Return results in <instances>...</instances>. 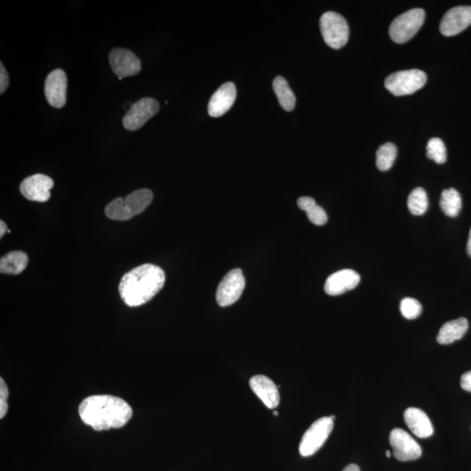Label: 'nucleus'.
<instances>
[{
	"label": "nucleus",
	"mask_w": 471,
	"mask_h": 471,
	"mask_svg": "<svg viewBox=\"0 0 471 471\" xmlns=\"http://www.w3.org/2000/svg\"><path fill=\"white\" fill-rule=\"evenodd\" d=\"M81 421L96 431L121 429L130 421L132 407L120 397L109 395H91L79 406Z\"/></svg>",
	"instance_id": "obj_1"
},
{
	"label": "nucleus",
	"mask_w": 471,
	"mask_h": 471,
	"mask_svg": "<svg viewBox=\"0 0 471 471\" xmlns=\"http://www.w3.org/2000/svg\"><path fill=\"white\" fill-rule=\"evenodd\" d=\"M164 270L156 264H144L134 268L122 277L119 284V294L130 307L148 303L164 287Z\"/></svg>",
	"instance_id": "obj_2"
},
{
	"label": "nucleus",
	"mask_w": 471,
	"mask_h": 471,
	"mask_svg": "<svg viewBox=\"0 0 471 471\" xmlns=\"http://www.w3.org/2000/svg\"><path fill=\"white\" fill-rule=\"evenodd\" d=\"M153 193L147 189L130 193L126 199L113 200L105 209L106 216L116 221H126L144 212L152 203Z\"/></svg>",
	"instance_id": "obj_3"
},
{
	"label": "nucleus",
	"mask_w": 471,
	"mask_h": 471,
	"mask_svg": "<svg viewBox=\"0 0 471 471\" xmlns=\"http://www.w3.org/2000/svg\"><path fill=\"white\" fill-rule=\"evenodd\" d=\"M319 26L327 46L334 49H339L347 44L349 37V27L343 16L334 11H327L320 18Z\"/></svg>",
	"instance_id": "obj_4"
},
{
	"label": "nucleus",
	"mask_w": 471,
	"mask_h": 471,
	"mask_svg": "<svg viewBox=\"0 0 471 471\" xmlns=\"http://www.w3.org/2000/svg\"><path fill=\"white\" fill-rule=\"evenodd\" d=\"M425 21V11L422 9H412L398 16L391 23L390 35L392 41L403 44L410 41L421 29Z\"/></svg>",
	"instance_id": "obj_5"
},
{
	"label": "nucleus",
	"mask_w": 471,
	"mask_h": 471,
	"mask_svg": "<svg viewBox=\"0 0 471 471\" xmlns=\"http://www.w3.org/2000/svg\"><path fill=\"white\" fill-rule=\"evenodd\" d=\"M427 75L423 71L411 69L400 71L386 79L385 86L395 96H409L426 84Z\"/></svg>",
	"instance_id": "obj_6"
},
{
	"label": "nucleus",
	"mask_w": 471,
	"mask_h": 471,
	"mask_svg": "<svg viewBox=\"0 0 471 471\" xmlns=\"http://www.w3.org/2000/svg\"><path fill=\"white\" fill-rule=\"evenodd\" d=\"M334 429V420L322 417L312 423L299 443V454L308 457L314 455L324 445Z\"/></svg>",
	"instance_id": "obj_7"
},
{
	"label": "nucleus",
	"mask_w": 471,
	"mask_h": 471,
	"mask_svg": "<svg viewBox=\"0 0 471 471\" xmlns=\"http://www.w3.org/2000/svg\"><path fill=\"white\" fill-rule=\"evenodd\" d=\"M245 279L240 269H233L222 279L217 291V302L222 307L234 304L242 295Z\"/></svg>",
	"instance_id": "obj_8"
},
{
	"label": "nucleus",
	"mask_w": 471,
	"mask_h": 471,
	"mask_svg": "<svg viewBox=\"0 0 471 471\" xmlns=\"http://www.w3.org/2000/svg\"><path fill=\"white\" fill-rule=\"evenodd\" d=\"M159 104L153 98H144L134 104L124 118V126L130 132L142 128L150 118L155 116L159 111Z\"/></svg>",
	"instance_id": "obj_9"
},
{
	"label": "nucleus",
	"mask_w": 471,
	"mask_h": 471,
	"mask_svg": "<svg viewBox=\"0 0 471 471\" xmlns=\"http://www.w3.org/2000/svg\"><path fill=\"white\" fill-rule=\"evenodd\" d=\"M390 443L393 448V455L397 460L407 462L417 460L422 456V449L411 435L402 429L391 431Z\"/></svg>",
	"instance_id": "obj_10"
},
{
	"label": "nucleus",
	"mask_w": 471,
	"mask_h": 471,
	"mask_svg": "<svg viewBox=\"0 0 471 471\" xmlns=\"http://www.w3.org/2000/svg\"><path fill=\"white\" fill-rule=\"evenodd\" d=\"M111 67L119 78V80L139 74L142 64L139 58L132 51L124 49H116L109 54Z\"/></svg>",
	"instance_id": "obj_11"
},
{
	"label": "nucleus",
	"mask_w": 471,
	"mask_h": 471,
	"mask_svg": "<svg viewBox=\"0 0 471 471\" xmlns=\"http://www.w3.org/2000/svg\"><path fill=\"white\" fill-rule=\"evenodd\" d=\"M54 184L52 178L36 174L26 178L19 186V191L26 199L44 203L49 200L50 191L54 188Z\"/></svg>",
	"instance_id": "obj_12"
},
{
	"label": "nucleus",
	"mask_w": 471,
	"mask_h": 471,
	"mask_svg": "<svg viewBox=\"0 0 471 471\" xmlns=\"http://www.w3.org/2000/svg\"><path fill=\"white\" fill-rule=\"evenodd\" d=\"M471 25V6H457L447 11L440 24V31L447 37L462 33Z\"/></svg>",
	"instance_id": "obj_13"
},
{
	"label": "nucleus",
	"mask_w": 471,
	"mask_h": 471,
	"mask_svg": "<svg viewBox=\"0 0 471 471\" xmlns=\"http://www.w3.org/2000/svg\"><path fill=\"white\" fill-rule=\"evenodd\" d=\"M67 78L64 71L55 69L49 74L45 81V94L49 104L54 108L61 109L66 102Z\"/></svg>",
	"instance_id": "obj_14"
},
{
	"label": "nucleus",
	"mask_w": 471,
	"mask_h": 471,
	"mask_svg": "<svg viewBox=\"0 0 471 471\" xmlns=\"http://www.w3.org/2000/svg\"><path fill=\"white\" fill-rule=\"evenodd\" d=\"M361 277L351 269H344L328 277L324 283V292L330 296H337L353 290L358 286Z\"/></svg>",
	"instance_id": "obj_15"
},
{
	"label": "nucleus",
	"mask_w": 471,
	"mask_h": 471,
	"mask_svg": "<svg viewBox=\"0 0 471 471\" xmlns=\"http://www.w3.org/2000/svg\"><path fill=\"white\" fill-rule=\"evenodd\" d=\"M237 98V89L234 83L227 82L222 85L213 94L208 105V113L212 117L224 116L231 109Z\"/></svg>",
	"instance_id": "obj_16"
},
{
	"label": "nucleus",
	"mask_w": 471,
	"mask_h": 471,
	"mask_svg": "<svg viewBox=\"0 0 471 471\" xmlns=\"http://www.w3.org/2000/svg\"><path fill=\"white\" fill-rule=\"evenodd\" d=\"M250 387L265 406L274 410L279 405V387L267 376L255 375L250 380Z\"/></svg>",
	"instance_id": "obj_17"
},
{
	"label": "nucleus",
	"mask_w": 471,
	"mask_h": 471,
	"mask_svg": "<svg viewBox=\"0 0 471 471\" xmlns=\"http://www.w3.org/2000/svg\"><path fill=\"white\" fill-rule=\"evenodd\" d=\"M405 421L411 432L419 438H429L434 433L433 425L429 417L417 407H409L406 410Z\"/></svg>",
	"instance_id": "obj_18"
},
{
	"label": "nucleus",
	"mask_w": 471,
	"mask_h": 471,
	"mask_svg": "<svg viewBox=\"0 0 471 471\" xmlns=\"http://www.w3.org/2000/svg\"><path fill=\"white\" fill-rule=\"evenodd\" d=\"M469 322L465 318H459L447 322L442 327L437 337V342L442 345H450L464 337L468 331Z\"/></svg>",
	"instance_id": "obj_19"
},
{
	"label": "nucleus",
	"mask_w": 471,
	"mask_h": 471,
	"mask_svg": "<svg viewBox=\"0 0 471 471\" xmlns=\"http://www.w3.org/2000/svg\"><path fill=\"white\" fill-rule=\"evenodd\" d=\"M29 264V257L25 252L15 251L8 253L0 260V272L5 274L18 275Z\"/></svg>",
	"instance_id": "obj_20"
},
{
	"label": "nucleus",
	"mask_w": 471,
	"mask_h": 471,
	"mask_svg": "<svg viewBox=\"0 0 471 471\" xmlns=\"http://www.w3.org/2000/svg\"><path fill=\"white\" fill-rule=\"evenodd\" d=\"M272 88L282 109L288 112L294 110L296 105V97L286 79L282 76L276 77L273 81Z\"/></svg>",
	"instance_id": "obj_21"
},
{
	"label": "nucleus",
	"mask_w": 471,
	"mask_h": 471,
	"mask_svg": "<svg viewBox=\"0 0 471 471\" xmlns=\"http://www.w3.org/2000/svg\"><path fill=\"white\" fill-rule=\"evenodd\" d=\"M298 205L302 211L307 214L308 219L315 225H324L327 222V215L324 209L316 204L314 199L309 197H299Z\"/></svg>",
	"instance_id": "obj_22"
},
{
	"label": "nucleus",
	"mask_w": 471,
	"mask_h": 471,
	"mask_svg": "<svg viewBox=\"0 0 471 471\" xmlns=\"http://www.w3.org/2000/svg\"><path fill=\"white\" fill-rule=\"evenodd\" d=\"M440 207L447 216L455 217L459 215L462 209V199L456 189L450 188L442 192Z\"/></svg>",
	"instance_id": "obj_23"
},
{
	"label": "nucleus",
	"mask_w": 471,
	"mask_h": 471,
	"mask_svg": "<svg viewBox=\"0 0 471 471\" xmlns=\"http://www.w3.org/2000/svg\"><path fill=\"white\" fill-rule=\"evenodd\" d=\"M397 156V146L392 142H387L380 147L376 152V165L381 172H387L392 168Z\"/></svg>",
	"instance_id": "obj_24"
},
{
	"label": "nucleus",
	"mask_w": 471,
	"mask_h": 471,
	"mask_svg": "<svg viewBox=\"0 0 471 471\" xmlns=\"http://www.w3.org/2000/svg\"><path fill=\"white\" fill-rule=\"evenodd\" d=\"M407 207L415 216H422L429 207L427 193L425 189L418 187L410 194L407 199Z\"/></svg>",
	"instance_id": "obj_25"
},
{
	"label": "nucleus",
	"mask_w": 471,
	"mask_h": 471,
	"mask_svg": "<svg viewBox=\"0 0 471 471\" xmlns=\"http://www.w3.org/2000/svg\"><path fill=\"white\" fill-rule=\"evenodd\" d=\"M427 157L438 164H445L447 161L445 145L440 138H431L429 142H427Z\"/></svg>",
	"instance_id": "obj_26"
},
{
	"label": "nucleus",
	"mask_w": 471,
	"mask_h": 471,
	"mask_svg": "<svg viewBox=\"0 0 471 471\" xmlns=\"http://www.w3.org/2000/svg\"><path fill=\"white\" fill-rule=\"evenodd\" d=\"M400 310L407 319H415L421 315L422 307L418 300L413 298H405L400 304Z\"/></svg>",
	"instance_id": "obj_27"
},
{
	"label": "nucleus",
	"mask_w": 471,
	"mask_h": 471,
	"mask_svg": "<svg viewBox=\"0 0 471 471\" xmlns=\"http://www.w3.org/2000/svg\"><path fill=\"white\" fill-rule=\"evenodd\" d=\"M9 398V390L4 379H0V419L6 417L8 411V402Z\"/></svg>",
	"instance_id": "obj_28"
},
{
	"label": "nucleus",
	"mask_w": 471,
	"mask_h": 471,
	"mask_svg": "<svg viewBox=\"0 0 471 471\" xmlns=\"http://www.w3.org/2000/svg\"><path fill=\"white\" fill-rule=\"evenodd\" d=\"M8 85H9V76H8L6 67L1 63L0 64V93L3 94L5 92L8 88Z\"/></svg>",
	"instance_id": "obj_29"
},
{
	"label": "nucleus",
	"mask_w": 471,
	"mask_h": 471,
	"mask_svg": "<svg viewBox=\"0 0 471 471\" xmlns=\"http://www.w3.org/2000/svg\"><path fill=\"white\" fill-rule=\"evenodd\" d=\"M461 387L465 391L471 392V371L462 375Z\"/></svg>",
	"instance_id": "obj_30"
},
{
	"label": "nucleus",
	"mask_w": 471,
	"mask_h": 471,
	"mask_svg": "<svg viewBox=\"0 0 471 471\" xmlns=\"http://www.w3.org/2000/svg\"><path fill=\"white\" fill-rule=\"evenodd\" d=\"M8 231L7 229V225L5 223V222L2 221L0 222V237H3L4 235L6 234V232Z\"/></svg>",
	"instance_id": "obj_31"
},
{
	"label": "nucleus",
	"mask_w": 471,
	"mask_h": 471,
	"mask_svg": "<svg viewBox=\"0 0 471 471\" xmlns=\"http://www.w3.org/2000/svg\"><path fill=\"white\" fill-rule=\"evenodd\" d=\"M343 471H361V470H360L358 465H349L347 466L346 468L343 470Z\"/></svg>",
	"instance_id": "obj_32"
},
{
	"label": "nucleus",
	"mask_w": 471,
	"mask_h": 471,
	"mask_svg": "<svg viewBox=\"0 0 471 471\" xmlns=\"http://www.w3.org/2000/svg\"><path fill=\"white\" fill-rule=\"evenodd\" d=\"M467 252L471 258V228L469 234L468 242H467Z\"/></svg>",
	"instance_id": "obj_33"
},
{
	"label": "nucleus",
	"mask_w": 471,
	"mask_h": 471,
	"mask_svg": "<svg viewBox=\"0 0 471 471\" xmlns=\"http://www.w3.org/2000/svg\"><path fill=\"white\" fill-rule=\"evenodd\" d=\"M386 457H391V453L390 450L386 451Z\"/></svg>",
	"instance_id": "obj_34"
},
{
	"label": "nucleus",
	"mask_w": 471,
	"mask_h": 471,
	"mask_svg": "<svg viewBox=\"0 0 471 471\" xmlns=\"http://www.w3.org/2000/svg\"><path fill=\"white\" fill-rule=\"evenodd\" d=\"M273 415H276V417H278L279 412H277V411H274V412H273Z\"/></svg>",
	"instance_id": "obj_35"
}]
</instances>
